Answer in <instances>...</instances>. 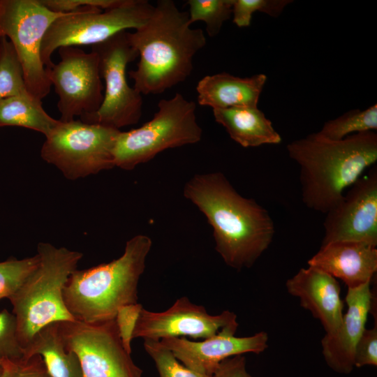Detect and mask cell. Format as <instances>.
<instances>
[{"instance_id":"d4e9b609","label":"cell","mask_w":377,"mask_h":377,"mask_svg":"<svg viewBox=\"0 0 377 377\" xmlns=\"http://www.w3.org/2000/svg\"><path fill=\"white\" fill-rule=\"evenodd\" d=\"M233 0H188L189 20L192 24L202 21L210 37L219 34L223 23L232 15Z\"/></svg>"},{"instance_id":"e0dca14e","label":"cell","mask_w":377,"mask_h":377,"mask_svg":"<svg viewBox=\"0 0 377 377\" xmlns=\"http://www.w3.org/2000/svg\"><path fill=\"white\" fill-rule=\"evenodd\" d=\"M286 287L289 294L299 298L301 306L320 321L326 334L337 330L343 315V303L337 279L309 265L288 279Z\"/></svg>"},{"instance_id":"4316f807","label":"cell","mask_w":377,"mask_h":377,"mask_svg":"<svg viewBox=\"0 0 377 377\" xmlns=\"http://www.w3.org/2000/svg\"><path fill=\"white\" fill-rule=\"evenodd\" d=\"M143 346L154 360L159 377H212L198 373L181 364L159 341L144 340Z\"/></svg>"},{"instance_id":"9a60e30c","label":"cell","mask_w":377,"mask_h":377,"mask_svg":"<svg viewBox=\"0 0 377 377\" xmlns=\"http://www.w3.org/2000/svg\"><path fill=\"white\" fill-rule=\"evenodd\" d=\"M235 330L227 329L200 341L171 337L159 341L187 368L212 376L225 359L249 353L259 354L268 347L269 337L265 332L244 337H235Z\"/></svg>"},{"instance_id":"83f0119b","label":"cell","mask_w":377,"mask_h":377,"mask_svg":"<svg viewBox=\"0 0 377 377\" xmlns=\"http://www.w3.org/2000/svg\"><path fill=\"white\" fill-rule=\"evenodd\" d=\"M290 2V0H233L232 22L238 27H249L256 11L277 17Z\"/></svg>"},{"instance_id":"3957f363","label":"cell","mask_w":377,"mask_h":377,"mask_svg":"<svg viewBox=\"0 0 377 377\" xmlns=\"http://www.w3.org/2000/svg\"><path fill=\"white\" fill-rule=\"evenodd\" d=\"M300 168L302 201L326 214L342 199L344 190L377 161V133L369 131L332 140L318 132L287 145Z\"/></svg>"},{"instance_id":"603a6c76","label":"cell","mask_w":377,"mask_h":377,"mask_svg":"<svg viewBox=\"0 0 377 377\" xmlns=\"http://www.w3.org/2000/svg\"><path fill=\"white\" fill-rule=\"evenodd\" d=\"M377 129V105L365 110L354 109L326 121L318 133L323 137L340 140L351 135Z\"/></svg>"},{"instance_id":"ffe728a7","label":"cell","mask_w":377,"mask_h":377,"mask_svg":"<svg viewBox=\"0 0 377 377\" xmlns=\"http://www.w3.org/2000/svg\"><path fill=\"white\" fill-rule=\"evenodd\" d=\"M215 121L243 147L281 143V137L258 106L214 109Z\"/></svg>"},{"instance_id":"30bf717a","label":"cell","mask_w":377,"mask_h":377,"mask_svg":"<svg viewBox=\"0 0 377 377\" xmlns=\"http://www.w3.org/2000/svg\"><path fill=\"white\" fill-rule=\"evenodd\" d=\"M128 34V30L122 31L92 45L91 51L98 57L101 76L105 82L104 98L96 113L81 121L119 130L136 124L140 119L142 95L129 86L126 79L128 64L138 57Z\"/></svg>"},{"instance_id":"7c38bea8","label":"cell","mask_w":377,"mask_h":377,"mask_svg":"<svg viewBox=\"0 0 377 377\" xmlns=\"http://www.w3.org/2000/svg\"><path fill=\"white\" fill-rule=\"evenodd\" d=\"M58 51L60 61L46 71L59 96V120L83 119L96 113L104 98L98 57L76 46L61 47Z\"/></svg>"},{"instance_id":"277c9868","label":"cell","mask_w":377,"mask_h":377,"mask_svg":"<svg viewBox=\"0 0 377 377\" xmlns=\"http://www.w3.org/2000/svg\"><path fill=\"white\" fill-rule=\"evenodd\" d=\"M152 246L150 237L128 239L123 254L107 263L75 269L64 288L66 306L75 320L94 323L114 320L119 308L138 302V287Z\"/></svg>"},{"instance_id":"f546056e","label":"cell","mask_w":377,"mask_h":377,"mask_svg":"<svg viewBox=\"0 0 377 377\" xmlns=\"http://www.w3.org/2000/svg\"><path fill=\"white\" fill-rule=\"evenodd\" d=\"M142 307L138 302L124 305L119 308L114 318L123 346L130 354L134 329Z\"/></svg>"},{"instance_id":"d590c367","label":"cell","mask_w":377,"mask_h":377,"mask_svg":"<svg viewBox=\"0 0 377 377\" xmlns=\"http://www.w3.org/2000/svg\"><path fill=\"white\" fill-rule=\"evenodd\" d=\"M3 371V360H0V376L2 375Z\"/></svg>"},{"instance_id":"5b68a950","label":"cell","mask_w":377,"mask_h":377,"mask_svg":"<svg viewBox=\"0 0 377 377\" xmlns=\"http://www.w3.org/2000/svg\"><path fill=\"white\" fill-rule=\"evenodd\" d=\"M37 254V267L8 298L24 351L45 326L75 320L66 306L63 291L70 275L77 269L82 253L40 242Z\"/></svg>"},{"instance_id":"d6986e66","label":"cell","mask_w":377,"mask_h":377,"mask_svg":"<svg viewBox=\"0 0 377 377\" xmlns=\"http://www.w3.org/2000/svg\"><path fill=\"white\" fill-rule=\"evenodd\" d=\"M267 80L265 74L241 77L228 73L206 75L199 80L196 91L200 105L212 109L258 106Z\"/></svg>"},{"instance_id":"1f68e13d","label":"cell","mask_w":377,"mask_h":377,"mask_svg":"<svg viewBox=\"0 0 377 377\" xmlns=\"http://www.w3.org/2000/svg\"><path fill=\"white\" fill-rule=\"evenodd\" d=\"M40 1L53 12L69 13L87 7L105 10L118 6L122 0H40Z\"/></svg>"},{"instance_id":"52a82bcc","label":"cell","mask_w":377,"mask_h":377,"mask_svg":"<svg viewBox=\"0 0 377 377\" xmlns=\"http://www.w3.org/2000/svg\"><path fill=\"white\" fill-rule=\"evenodd\" d=\"M154 8L147 0H122L105 10L87 7L66 13L52 23L43 37L42 61L50 68L53 53L61 47L94 45L122 31L135 30L147 22Z\"/></svg>"},{"instance_id":"8992f818","label":"cell","mask_w":377,"mask_h":377,"mask_svg":"<svg viewBox=\"0 0 377 377\" xmlns=\"http://www.w3.org/2000/svg\"><path fill=\"white\" fill-rule=\"evenodd\" d=\"M195 110V103L179 93L161 100L150 121L139 128L119 132L113 151L114 166L131 170L165 149L200 141L202 131Z\"/></svg>"},{"instance_id":"9c48e42d","label":"cell","mask_w":377,"mask_h":377,"mask_svg":"<svg viewBox=\"0 0 377 377\" xmlns=\"http://www.w3.org/2000/svg\"><path fill=\"white\" fill-rule=\"evenodd\" d=\"M64 14L49 10L40 0H0V38L13 44L27 89L40 101L52 86L42 61V41L52 23Z\"/></svg>"},{"instance_id":"6da1fadb","label":"cell","mask_w":377,"mask_h":377,"mask_svg":"<svg viewBox=\"0 0 377 377\" xmlns=\"http://www.w3.org/2000/svg\"><path fill=\"white\" fill-rule=\"evenodd\" d=\"M183 194L207 218L215 249L228 266L250 268L271 244L275 228L268 211L241 195L222 172L194 175Z\"/></svg>"},{"instance_id":"f1b7e54d","label":"cell","mask_w":377,"mask_h":377,"mask_svg":"<svg viewBox=\"0 0 377 377\" xmlns=\"http://www.w3.org/2000/svg\"><path fill=\"white\" fill-rule=\"evenodd\" d=\"M17 330L15 315L7 309L0 311V360H8L17 364L24 359Z\"/></svg>"},{"instance_id":"8fae6325","label":"cell","mask_w":377,"mask_h":377,"mask_svg":"<svg viewBox=\"0 0 377 377\" xmlns=\"http://www.w3.org/2000/svg\"><path fill=\"white\" fill-rule=\"evenodd\" d=\"M64 346L77 355L83 377H142L123 346L115 320L88 323L58 322Z\"/></svg>"},{"instance_id":"836d02e7","label":"cell","mask_w":377,"mask_h":377,"mask_svg":"<svg viewBox=\"0 0 377 377\" xmlns=\"http://www.w3.org/2000/svg\"><path fill=\"white\" fill-rule=\"evenodd\" d=\"M243 355H234L223 360L212 377H252L247 371Z\"/></svg>"},{"instance_id":"d6a6232c","label":"cell","mask_w":377,"mask_h":377,"mask_svg":"<svg viewBox=\"0 0 377 377\" xmlns=\"http://www.w3.org/2000/svg\"><path fill=\"white\" fill-rule=\"evenodd\" d=\"M8 377H51L43 358L35 355L17 364L10 362Z\"/></svg>"},{"instance_id":"4dcf8cb0","label":"cell","mask_w":377,"mask_h":377,"mask_svg":"<svg viewBox=\"0 0 377 377\" xmlns=\"http://www.w3.org/2000/svg\"><path fill=\"white\" fill-rule=\"evenodd\" d=\"M355 367L377 365V325L365 328L355 350Z\"/></svg>"},{"instance_id":"44dd1931","label":"cell","mask_w":377,"mask_h":377,"mask_svg":"<svg viewBox=\"0 0 377 377\" xmlns=\"http://www.w3.org/2000/svg\"><path fill=\"white\" fill-rule=\"evenodd\" d=\"M24 354L23 360L40 355L51 377H83L77 355L64 344L58 323L49 324L39 330Z\"/></svg>"},{"instance_id":"7402d4cb","label":"cell","mask_w":377,"mask_h":377,"mask_svg":"<svg viewBox=\"0 0 377 377\" xmlns=\"http://www.w3.org/2000/svg\"><path fill=\"white\" fill-rule=\"evenodd\" d=\"M59 121L50 117L41 101L29 93L0 100V127H24L46 137Z\"/></svg>"},{"instance_id":"2e32d148","label":"cell","mask_w":377,"mask_h":377,"mask_svg":"<svg viewBox=\"0 0 377 377\" xmlns=\"http://www.w3.org/2000/svg\"><path fill=\"white\" fill-rule=\"evenodd\" d=\"M370 283L348 289L346 296L348 309L341 324L334 332L325 334L321 340L324 360L337 373L349 374L355 367V347L366 328L374 300Z\"/></svg>"},{"instance_id":"7a4b0ae2","label":"cell","mask_w":377,"mask_h":377,"mask_svg":"<svg viewBox=\"0 0 377 377\" xmlns=\"http://www.w3.org/2000/svg\"><path fill=\"white\" fill-rule=\"evenodd\" d=\"M188 13L172 0H158L147 22L128 31L140 57L128 72L141 94H158L185 81L193 70L195 54L206 45L201 29L191 27Z\"/></svg>"},{"instance_id":"e575fe53","label":"cell","mask_w":377,"mask_h":377,"mask_svg":"<svg viewBox=\"0 0 377 377\" xmlns=\"http://www.w3.org/2000/svg\"><path fill=\"white\" fill-rule=\"evenodd\" d=\"M10 360H3V371L0 377H8L10 369Z\"/></svg>"},{"instance_id":"cb8c5ba5","label":"cell","mask_w":377,"mask_h":377,"mask_svg":"<svg viewBox=\"0 0 377 377\" xmlns=\"http://www.w3.org/2000/svg\"><path fill=\"white\" fill-rule=\"evenodd\" d=\"M29 93L22 64L11 42L0 38V100Z\"/></svg>"},{"instance_id":"5bb4252c","label":"cell","mask_w":377,"mask_h":377,"mask_svg":"<svg viewBox=\"0 0 377 377\" xmlns=\"http://www.w3.org/2000/svg\"><path fill=\"white\" fill-rule=\"evenodd\" d=\"M321 246L350 241L377 246V168L360 177L326 213Z\"/></svg>"},{"instance_id":"ba28073f","label":"cell","mask_w":377,"mask_h":377,"mask_svg":"<svg viewBox=\"0 0 377 377\" xmlns=\"http://www.w3.org/2000/svg\"><path fill=\"white\" fill-rule=\"evenodd\" d=\"M119 131L80 119L60 121L45 137L40 156L69 179L85 177L114 167L113 151Z\"/></svg>"},{"instance_id":"ac0fdd59","label":"cell","mask_w":377,"mask_h":377,"mask_svg":"<svg viewBox=\"0 0 377 377\" xmlns=\"http://www.w3.org/2000/svg\"><path fill=\"white\" fill-rule=\"evenodd\" d=\"M335 279L348 289L371 283L377 271V249L364 242L341 241L321 246L307 262Z\"/></svg>"},{"instance_id":"4fadbf2b","label":"cell","mask_w":377,"mask_h":377,"mask_svg":"<svg viewBox=\"0 0 377 377\" xmlns=\"http://www.w3.org/2000/svg\"><path fill=\"white\" fill-rule=\"evenodd\" d=\"M237 316L230 311L210 315L202 305L187 297L177 299L166 311L141 309L133 338L160 341L171 337H190L195 339L212 337L223 330H237Z\"/></svg>"},{"instance_id":"484cf974","label":"cell","mask_w":377,"mask_h":377,"mask_svg":"<svg viewBox=\"0 0 377 377\" xmlns=\"http://www.w3.org/2000/svg\"><path fill=\"white\" fill-rule=\"evenodd\" d=\"M39 263V256L21 260L10 258L0 262V300L9 297L33 272Z\"/></svg>"}]
</instances>
